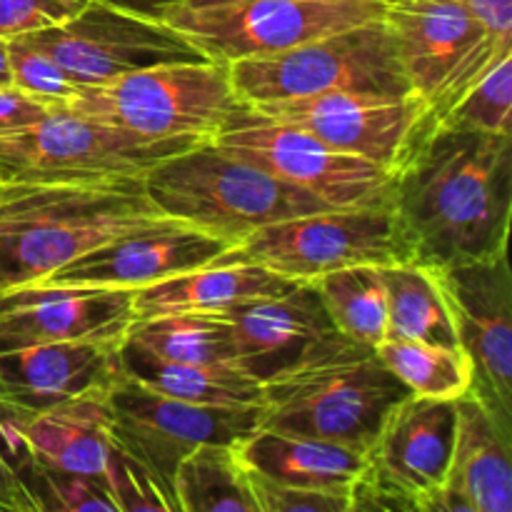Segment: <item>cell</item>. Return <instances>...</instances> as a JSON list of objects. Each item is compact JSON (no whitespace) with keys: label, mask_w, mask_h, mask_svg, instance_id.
Listing matches in <instances>:
<instances>
[{"label":"cell","mask_w":512,"mask_h":512,"mask_svg":"<svg viewBox=\"0 0 512 512\" xmlns=\"http://www.w3.org/2000/svg\"><path fill=\"white\" fill-rule=\"evenodd\" d=\"M210 143L315 195L330 208L390 205L393 173L330 148L298 125L243 108Z\"/></svg>","instance_id":"7c38bea8"},{"label":"cell","mask_w":512,"mask_h":512,"mask_svg":"<svg viewBox=\"0 0 512 512\" xmlns=\"http://www.w3.org/2000/svg\"><path fill=\"white\" fill-rule=\"evenodd\" d=\"M10 85V65H8V40L0 38V88Z\"/></svg>","instance_id":"f35d334b"},{"label":"cell","mask_w":512,"mask_h":512,"mask_svg":"<svg viewBox=\"0 0 512 512\" xmlns=\"http://www.w3.org/2000/svg\"><path fill=\"white\" fill-rule=\"evenodd\" d=\"M228 68L245 108L323 93L413 95L385 18Z\"/></svg>","instance_id":"8992f818"},{"label":"cell","mask_w":512,"mask_h":512,"mask_svg":"<svg viewBox=\"0 0 512 512\" xmlns=\"http://www.w3.org/2000/svg\"><path fill=\"white\" fill-rule=\"evenodd\" d=\"M28 455L18 423L5 408H0V510H30L25 490L18 480V468Z\"/></svg>","instance_id":"d590c367"},{"label":"cell","mask_w":512,"mask_h":512,"mask_svg":"<svg viewBox=\"0 0 512 512\" xmlns=\"http://www.w3.org/2000/svg\"><path fill=\"white\" fill-rule=\"evenodd\" d=\"M203 140H158L90 118L68 105L20 133L0 138V180L10 178H143L150 168Z\"/></svg>","instance_id":"30bf717a"},{"label":"cell","mask_w":512,"mask_h":512,"mask_svg":"<svg viewBox=\"0 0 512 512\" xmlns=\"http://www.w3.org/2000/svg\"><path fill=\"white\" fill-rule=\"evenodd\" d=\"M240 463L275 483L348 495L365 468V453L328 440L258 428L233 445Z\"/></svg>","instance_id":"603a6c76"},{"label":"cell","mask_w":512,"mask_h":512,"mask_svg":"<svg viewBox=\"0 0 512 512\" xmlns=\"http://www.w3.org/2000/svg\"><path fill=\"white\" fill-rule=\"evenodd\" d=\"M180 223L150 200L143 178L0 180V293L35 285L80 255Z\"/></svg>","instance_id":"7a4b0ae2"},{"label":"cell","mask_w":512,"mask_h":512,"mask_svg":"<svg viewBox=\"0 0 512 512\" xmlns=\"http://www.w3.org/2000/svg\"><path fill=\"white\" fill-rule=\"evenodd\" d=\"M298 283L245 260H218L133 293L135 320L168 313H223L245 300L288 293Z\"/></svg>","instance_id":"7402d4cb"},{"label":"cell","mask_w":512,"mask_h":512,"mask_svg":"<svg viewBox=\"0 0 512 512\" xmlns=\"http://www.w3.org/2000/svg\"><path fill=\"white\" fill-rule=\"evenodd\" d=\"M175 3H180V5H210V3H223V0H175ZM383 3H388V0H383Z\"/></svg>","instance_id":"ab89813d"},{"label":"cell","mask_w":512,"mask_h":512,"mask_svg":"<svg viewBox=\"0 0 512 512\" xmlns=\"http://www.w3.org/2000/svg\"><path fill=\"white\" fill-rule=\"evenodd\" d=\"M435 123L490 135L512 133V50Z\"/></svg>","instance_id":"4dcf8cb0"},{"label":"cell","mask_w":512,"mask_h":512,"mask_svg":"<svg viewBox=\"0 0 512 512\" xmlns=\"http://www.w3.org/2000/svg\"><path fill=\"white\" fill-rule=\"evenodd\" d=\"M125 338L163 358L205 368H235L238 358L233 325L223 313H168L133 320Z\"/></svg>","instance_id":"4316f807"},{"label":"cell","mask_w":512,"mask_h":512,"mask_svg":"<svg viewBox=\"0 0 512 512\" xmlns=\"http://www.w3.org/2000/svg\"><path fill=\"white\" fill-rule=\"evenodd\" d=\"M63 105L158 140H213L245 108L228 63L210 58L150 65L85 85Z\"/></svg>","instance_id":"5b68a950"},{"label":"cell","mask_w":512,"mask_h":512,"mask_svg":"<svg viewBox=\"0 0 512 512\" xmlns=\"http://www.w3.org/2000/svg\"><path fill=\"white\" fill-rule=\"evenodd\" d=\"M235 333V368L255 383H268L313 358L340 333L313 283L288 293L245 300L223 310Z\"/></svg>","instance_id":"d6986e66"},{"label":"cell","mask_w":512,"mask_h":512,"mask_svg":"<svg viewBox=\"0 0 512 512\" xmlns=\"http://www.w3.org/2000/svg\"><path fill=\"white\" fill-rule=\"evenodd\" d=\"M233 245L188 223H170L110 240L35 285L143 290L225 255Z\"/></svg>","instance_id":"e0dca14e"},{"label":"cell","mask_w":512,"mask_h":512,"mask_svg":"<svg viewBox=\"0 0 512 512\" xmlns=\"http://www.w3.org/2000/svg\"><path fill=\"white\" fill-rule=\"evenodd\" d=\"M390 205L413 263L443 268L505 253L512 133L433 123L393 173Z\"/></svg>","instance_id":"6da1fadb"},{"label":"cell","mask_w":512,"mask_h":512,"mask_svg":"<svg viewBox=\"0 0 512 512\" xmlns=\"http://www.w3.org/2000/svg\"><path fill=\"white\" fill-rule=\"evenodd\" d=\"M178 512H258L233 445H198L173 475Z\"/></svg>","instance_id":"83f0119b"},{"label":"cell","mask_w":512,"mask_h":512,"mask_svg":"<svg viewBox=\"0 0 512 512\" xmlns=\"http://www.w3.org/2000/svg\"><path fill=\"white\" fill-rule=\"evenodd\" d=\"M448 300L458 348L470 360L473 398L512 438V270L508 250L433 268Z\"/></svg>","instance_id":"9a60e30c"},{"label":"cell","mask_w":512,"mask_h":512,"mask_svg":"<svg viewBox=\"0 0 512 512\" xmlns=\"http://www.w3.org/2000/svg\"><path fill=\"white\" fill-rule=\"evenodd\" d=\"M385 23L415 98L440 120L505 53L463 0H388Z\"/></svg>","instance_id":"9c48e42d"},{"label":"cell","mask_w":512,"mask_h":512,"mask_svg":"<svg viewBox=\"0 0 512 512\" xmlns=\"http://www.w3.org/2000/svg\"><path fill=\"white\" fill-rule=\"evenodd\" d=\"M378 355L410 395L433 400H458L470 390V360L460 348L388 335Z\"/></svg>","instance_id":"f546056e"},{"label":"cell","mask_w":512,"mask_h":512,"mask_svg":"<svg viewBox=\"0 0 512 512\" xmlns=\"http://www.w3.org/2000/svg\"><path fill=\"white\" fill-rule=\"evenodd\" d=\"M18 423V420H15ZM30 453L65 473L103 478L110 445L105 393L73 400L18 423Z\"/></svg>","instance_id":"cb8c5ba5"},{"label":"cell","mask_w":512,"mask_h":512,"mask_svg":"<svg viewBox=\"0 0 512 512\" xmlns=\"http://www.w3.org/2000/svg\"><path fill=\"white\" fill-rule=\"evenodd\" d=\"M410 390L370 345L338 335L313 358L263 383L260 428L370 448L385 415Z\"/></svg>","instance_id":"3957f363"},{"label":"cell","mask_w":512,"mask_h":512,"mask_svg":"<svg viewBox=\"0 0 512 512\" xmlns=\"http://www.w3.org/2000/svg\"><path fill=\"white\" fill-rule=\"evenodd\" d=\"M48 110L50 105L20 93L13 85H3V88H0V138L30 128V125L38 123Z\"/></svg>","instance_id":"8d00e7d4"},{"label":"cell","mask_w":512,"mask_h":512,"mask_svg":"<svg viewBox=\"0 0 512 512\" xmlns=\"http://www.w3.org/2000/svg\"><path fill=\"white\" fill-rule=\"evenodd\" d=\"M455 405L458 428L448 478L430 512H512V438L470 393Z\"/></svg>","instance_id":"44dd1931"},{"label":"cell","mask_w":512,"mask_h":512,"mask_svg":"<svg viewBox=\"0 0 512 512\" xmlns=\"http://www.w3.org/2000/svg\"><path fill=\"white\" fill-rule=\"evenodd\" d=\"M118 345L68 340L5 350L0 353V405L23 423L58 405L103 395L118 373Z\"/></svg>","instance_id":"ffe728a7"},{"label":"cell","mask_w":512,"mask_h":512,"mask_svg":"<svg viewBox=\"0 0 512 512\" xmlns=\"http://www.w3.org/2000/svg\"><path fill=\"white\" fill-rule=\"evenodd\" d=\"M388 300V335L458 348L448 300L428 265L403 260L380 268Z\"/></svg>","instance_id":"484cf974"},{"label":"cell","mask_w":512,"mask_h":512,"mask_svg":"<svg viewBox=\"0 0 512 512\" xmlns=\"http://www.w3.org/2000/svg\"><path fill=\"white\" fill-rule=\"evenodd\" d=\"M385 5L383 0H223L210 5L168 0L153 15L185 35L205 58L230 65L378 20Z\"/></svg>","instance_id":"52a82bcc"},{"label":"cell","mask_w":512,"mask_h":512,"mask_svg":"<svg viewBox=\"0 0 512 512\" xmlns=\"http://www.w3.org/2000/svg\"><path fill=\"white\" fill-rule=\"evenodd\" d=\"M458 428L455 400L405 395L365 450V468L350 493V512L433 510L448 478Z\"/></svg>","instance_id":"8fae6325"},{"label":"cell","mask_w":512,"mask_h":512,"mask_svg":"<svg viewBox=\"0 0 512 512\" xmlns=\"http://www.w3.org/2000/svg\"><path fill=\"white\" fill-rule=\"evenodd\" d=\"M383 265H353L313 280L335 328L350 340L378 348L388 338Z\"/></svg>","instance_id":"f1b7e54d"},{"label":"cell","mask_w":512,"mask_h":512,"mask_svg":"<svg viewBox=\"0 0 512 512\" xmlns=\"http://www.w3.org/2000/svg\"><path fill=\"white\" fill-rule=\"evenodd\" d=\"M255 113L308 130L330 148L358 155L395 173L435 123L415 95L323 93L255 105Z\"/></svg>","instance_id":"2e32d148"},{"label":"cell","mask_w":512,"mask_h":512,"mask_svg":"<svg viewBox=\"0 0 512 512\" xmlns=\"http://www.w3.org/2000/svg\"><path fill=\"white\" fill-rule=\"evenodd\" d=\"M118 368L135 383L150 390L188 400L198 405H263V385L235 368H205V365L178 363L143 348L135 340L123 338L118 345Z\"/></svg>","instance_id":"d4e9b609"},{"label":"cell","mask_w":512,"mask_h":512,"mask_svg":"<svg viewBox=\"0 0 512 512\" xmlns=\"http://www.w3.org/2000/svg\"><path fill=\"white\" fill-rule=\"evenodd\" d=\"M80 85H103L120 75L180 60H205L185 35L153 13L110 0H90L75 18L25 33Z\"/></svg>","instance_id":"5bb4252c"},{"label":"cell","mask_w":512,"mask_h":512,"mask_svg":"<svg viewBox=\"0 0 512 512\" xmlns=\"http://www.w3.org/2000/svg\"><path fill=\"white\" fill-rule=\"evenodd\" d=\"M463 3L495 38L512 43V0H463Z\"/></svg>","instance_id":"74e56055"},{"label":"cell","mask_w":512,"mask_h":512,"mask_svg":"<svg viewBox=\"0 0 512 512\" xmlns=\"http://www.w3.org/2000/svg\"><path fill=\"white\" fill-rule=\"evenodd\" d=\"M103 480L118 512H178L173 490L113 438L108 445Z\"/></svg>","instance_id":"1f68e13d"},{"label":"cell","mask_w":512,"mask_h":512,"mask_svg":"<svg viewBox=\"0 0 512 512\" xmlns=\"http://www.w3.org/2000/svg\"><path fill=\"white\" fill-rule=\"evenodd\" d=\"M110 438L148 465L170 490L180 460L198 445H235L260 428L263 405H198L115 373L105 390Z\"/></svg>","instance_id":"4fadbf2b"},{"label":"cell","mask_w":512,"mask_h":512,"mask_svg":"<svg viewBox=\"0 0 512 512\" xmlns=\"http://www.w3.org/2000/svg\"><path fill=\"white\" fill-rule=\"evenodd\" d=\"M10 85L45 105H63L78 95L83 85L70 78L48 53L25 35L8 40Z\"/></svg>","instance_id":"d6a6232c"},{"label":"cell","mask_w":512,"mask_h":512,"mask_svg":"<svg viewBox=\"0 0 512 512\" xmlns=\"http://www.w3.org/2000/svg\"><path fill=\"white\" fill-rule=\"evenodd\" d=\"M245 473L258 512H350L348 495L293 488V485L275 483L250 468H245Z\"/></svg>","instance_id":"836d02e7"},{"label":"cell","mask_w":512,"mask_h":512,"mask_svg":"<svg viewBox=\"0 0 512 512\" xmlns=\"http://www.w3.org/2000/svg\"><path fill=\"white\" fill-rule=\"evenodd\" d=\"M143 183L165 215L208 230L233 248L265 225L330 208L210 140L160 160Z\"/></svg>","instance_id":"277c9868"},{"label":"cell","mask_w":512,"mask_h":512,"mask_svg":"<svg viewBox=\"0 0 512 512\" xmlns=\"http://www.w3.org/2000/svg\"><path fill=\"white\" fill-rule=\"evenodd\" d=\"M135 290L23 285L0 293V353L43 343H120L133 325Z\"/></svg>","instance_id":"ac0fdd59"},{"label":"cell","mask_w":512,"mask_h":512,"mask_svg":"<svg viewBox=\"0 0 512 512\" xmlns=\"http://www.w3.org/2000/svg\"><path fill=\"white\" fill-rule=\"evenodd\" d=\"M88 3L90 0H0V38L10 40L68 23Z\"/></svg>","instance_id":"e575fe53"},{"label":"cell","mask_w":512,"mask_h":512,"mask_svg":"<svg viewBox=\"0 0 512 512\" xmlns=\"http://www.w3.org/2000/svg\"><path fill=\"white\" fill-rule=\"evenodd\" d=\"M273 270L293 283H313L353 265H393L410 260L393 205L328 208L270 223L223 255Z\"/></svg>","instance_id":"ba28073f"}]
</instances>
